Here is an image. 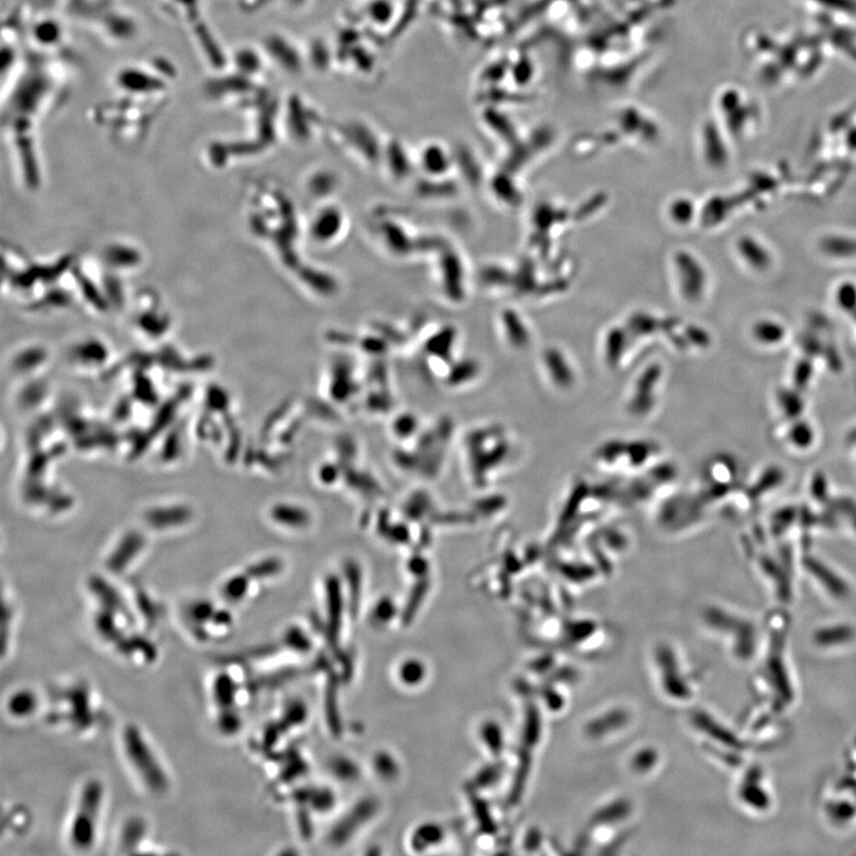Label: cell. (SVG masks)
Wrapping results in <instances>:
<instances>
[{"label": "cell", "instance_id": "6da1fadb", "mask_svg": "<svg viewBox=\"0 0 856 856\" xmlns=\"http://www.w3.org/2000/svg\"><path fill=\"white\" fill-rule=\"evenodd\" d=\"M123 747L129 764L142 783L156 795L165 792L169 786L167 774L138 727H125Z\"/></svg>", "mask_w": 856, "mask_h": 856}, {"label": "cell", "instance_id": "7a4b0ae2", "mask_svg": "<svg viewBox=\"0 0 856 856\" xmlns=\"http://www.w3.org/2000/svg\"><path fill=\"white\" fill-rule=\"evenodd\" d=\"M104 788L99 780H90L80 793L77 811L71 824L69 839L75 848L88 849L96 841L97 827L102 811Z\"/></svg>", "mask_w": 856, "mask_h": 856}, {"label": "cell", "instance_id": "3957f363", "mask_svg": "<svg viewBox=\"0 0 856 856\" xmlns=\"http://www.w3.org/2000/svg\"><path fill=\"white\" fill-rule=\"evenodd\" d=\"M34 22L27 25V37L29 46L43 58H59L62 50L67 46V30L64 25L50 15L37 16Z\"/></svg>", "mask_w": 856, "mask_h": 856}, {"label": "cell", "instance_id": "277c9868", "mask_svg": "<svg viewBox=\"0 0 856 856\" xmlns=\"http://www.w3.org/2000/svg\"><path fill=\"white\" fill-rule=\"evenodd\" d=\"M375 809L376 807L374 803L370 801L357 805V807L344 818V821L338 824L335 832L332 834V840L339 843L349 840L350 836L356 832L358 827L367 822L369 818L373 816Z\"/></svg>", "mask_w": 856, "mask_h": 856}, {"label": "cell", "instance_id": "5b68a950", "mask_svg": "<svg viewBox=\"0 0 856 856\" xmlns=\"http://www.w3.org/2000/svg\"><path fill=\"white\" fill-rule=\"evenodd\" d=\"M739 253L744 260L754 269H769L771 266V255L764 245L751 237H742L738 243Z\"/></svg>", "mask_w": 856, "mask_h": 856}, {"label": "cell", "instance_id": "8992f818", "mask_svg": "<svg viewBox=\"0 0 856 856\" xmlns=\"http://www.w3.org/2000/svg\"><path fill=\"white\" fill-rule=\"evenodd\" d=\"M444 839V830L439 824L426 823L415 830L411 845L417 852H423L425 849L438 845Z\"/></svg>", "mask_w": 856, "mask_h": 856}, {"label": "cell", "instance_id": "52a82bcc", "mask_svg": "<svg viewBox=\"0 0 856 856\" xmlns=\"http://www.w3.org/2000/svg\"><path fill=\"white\" fill-rule=\"evenodd\" d=\"M683 273L688 274V278L684 281V285H686V292L690 295L691 298L700 297V294L703 291L704 285V274L703 270L696 261L692 260L689 256H684L683 258Z\"/></svg>", "mask_w": 856, "mask_h": 856}, {"label": "cell", "instance_id": "ba28073f", "mask_svg": "<svg viewBox=\"0 0 856 856\" xmlns=\"http://www.w3.org/2000/svg\"><path fill=\"white\" fill-rule=\"evenodd\" d=\"M821 245L824 253L830 256L840 258L856 257V239L848 237H828L824 239Z\"/></svg>", "mask_w": 856, "mask_h": 856}, {"label": "cell", "instance_id": "9c48e42d", "mask_svg": "<svg viewBox=\"0 0 856 856\" xmlns=\"http://www.w3.org/2000/svg\"><path fill=\"white\" fill-rule=\"evenodd\" d=\"M753 335L761 343L777 344L783 341L785 329L776 321L763 320L753 327Z\"/></svg>", "mask_w": 856, "mask_h": 856}, {"label": "cell", "instance_id": "30bf717a", "mask_svg": "<svg viewBox=\"0 0 856 856\" xmlns=\"http://www.w3.org/2000/svg\"><path fill=\"white\" fill-rule=\"evenodd\" d=\"M394 5L390 0H369L367 15L371 22L386 25L394 17Z\"/></svg>", "mask_w": 856, "mask_h": 856}, {"label": "cell", "instance_id": "8fae6325", "mask_svg": "<svg viewBox=\"0 0 856 856\" xmlns=\"http://www.w3.org/2000/svg\"><path fill=\"white\" fill-rule=\"evenodd\" d=\"M425 673L424 664L419 660L411 659L401 665L399 675L402 682L414 686L424 681Z\"/></svg>", "mask_w": 856, "mask_h": 856}, {"label": "cell", "instance_id": "7c38bea8", "mask_svg": "<svg viewBox=\"0 0 856 856\" xmlns=\"http://www.w3.org/2000/svg\"><path fill=\"white\" fill-rule=\"evenodd\" d=\"M336 686L335 684H329V688H327L326 695V713H327V721H329V725L332 729V732L335 734L339 733V728H341V723H339V715L337 708V696H336Z\"/></svg>", "mask_w": 856, "mask_h": 856}, {"label": "cell", "instance_id": "4fadbf2b", "mask_svg": "<svg viewBox=\"0 0 856 856\" xmlns=\"http://www.w3.org/2000/svg\"><path fill=\"white\" fill-rule=\"evenodd\" d=\"M836 300L839 305L846 311H853L856 308V286L854 283H843L837 289Z\"/></svg>", "mask_w": 856, "mask_h": 856}, {"label": "cell", "instance_id": "5bb4252c", "mask_svg": "<svg viewBox=\"0 0 856 856\" xmlns=\"http://www.w3.org/2000/svg\"><path fill=\"white\" fill-rule=\"evenodd\" d=\"M286 644L295 651L306 652L311 648V642L300 629L294 628L286 634Z\"/></svg>", "mask_w": 856, "mask_h": 856}, {"label": "cell", "instance_id": "9a60e30c", "mask_svg": "<svg viewBox=\"0 0 856 856\" xmlns=\"http://www.w3.org/2000/svg\"><path fill=\"white\" fill-rule=\"evenodd\" d=\"M34 707V697L30 694H18L10 702V709L16 715H27Z\"/></svg>", "mask_w": 856, "mask_h": 856}, {"label": "cell", "instance_id": "2e32d148", "mask_svg": "<svg viewBox=\"0 0 856 856\" xmlns=\"http://www.w3.org/2000/svg\"><path fill=\"white\" fill-rule=\"evenodd\" d=\"M306 707L302 703L295 702L289 706L286 713V721L289 726H297L306 720Z\"/></svg>", "mask_w": 856, "mask_h": 856}, {"label": "cell", "instance_id": "e0dca14e", "mask_svg": "<svg viewBox=\"0 0 856 856\" xmlns=\"http://www.w3.org/2000/svg\"><path fill=\"white\" fill-rule=\"evenodd\" d=\"M375 767L377 772L383 777H392L396 773V765L394 760L387 754H379L375 759Z\"/></svg>", "mask_w": 856, "mask_h": 856}, {"label": "cell", "instance_id": "ac0fdd59", "mask_svg": "<svg viewBox=\"0 0 856 856\" xmlns=\"http://www.w3.org/2000/svg\"><path fill=\"white\" fill-rule=\"evenodd\" d=\"M499 730L493 725L484 726L482 730L483 738L487 741L488 746L492 751H497L500 746V734Z\"/></svg>", "mask_w": 856, "mask_h": 856}, {"label": "cell", "instance_id": "d6986e66", "mask_svg": "<svg viewBox=\"0 0 856 856\" xmlns=\"http://www.w3.org/2000/svg\"><path fill=\"white\" fill-rule=\"evenodd\" d=\"M393 614L394 607L392 606V603L382 602L375 610V619L381 623H386L389 620H392Z\"/></svg>", "mask_w": 856, "mask_h": 856}, {"label": "cell", "instance_id": "ffe728a7", "mask_svg": "<svg viewBox=\"0 0 856 856\" xmlns=\"http://www.w3.org/2000/svg\"><path fill=\"white\" fill-rule=\"evenodd\" d=\"M312 804L314 805V807L321 811L329 809L333 804V797L331 795V792H319L318 795L312 799Z\"/></svg>", "mask_w": 856, "mask_h": 856}, {"label": "cell", "instance_id": "44dd1931", "mask_svg": "<svg viewBox=\"0 0 856 856\" xmlns=\"http://www.w3.org/2000/svg\"><path fill=\"white\" fill-rule=\"evenodd\" d=\"M336 772L339 776L342 777H350L352 773H354V767L351 766L349 761H338L336 764Z\"/></svg>", "mask_w": 856, "mask_h": 856}, {"label": "cell", "instance_id": "7402d4cb", "mask_svg": "<svg viewBox=\"0 0 856 856\" xmlns=\"http://www.w3.org/2000/svg\"><path fill=\"white\" fill-rule=\"evenodd\" d=\"M115 3V0H90V5L105 6V8H110L111 5Z\"/></svg>", "mask_w": 856, "mask_h": 856}]
</instances>
